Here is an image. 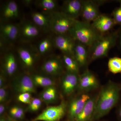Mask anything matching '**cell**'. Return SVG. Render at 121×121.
<instances>
[{
	"label": "cell",
	"instance_id": "obj_26",
	"mask_svg": "<svg viewBox=\"0 0 121 121\" xmlns=\"http://www.w3.org/2000/svg\"><path fill=\"white\" fill-rule=\"evenodd\" d=\"M37 4L39 8L49 13L56 11L58 7L57 2L54 0H41L37 1Z\"/></svg>",
	"mask_w": 121,
	"mask_h": 121
},
{
	"label": "cell",
	"instance_id": "obj_1",
	"mask_svg": "<svg viewBox=\"0 0 121 121\" xmlns=\"http://www.w3.org/2000/svg\"><path fill=\"white\" fill-rule=\"evenodd\" d=\"M119 91V86L111 81L103 87L97 98L91 120H98L107 114L118 102Z\"/></svg>",
	"mask_w": 121,
	"mask_h": 121
},
{
	"label": "cell",
	"instance_id": "obj_4",
	"mask_svg": "<svg viewBox=\"0 0 121 121\" xmlns=\"http://www.w3.org/2000/svg\"><path fill=\"white\" fill-rule=\"evenodd\" d=\"M51 14V30L56 35L69 34L76 20L68 17L61 12L55 11Z\"/></svg>",
	"mask_w": 121,
	"mask_h": 121
},
{
	"label": "cell",
	"instance_id": "obj_14",
	"mask_svg": "<svg viewBox=\"0 0 121 121\" xmlns=\"http://www.w3.org/2000/svg\"><path fill=\"white\" fill-rule=\"evenodd\" d=\"M0 31L2 38L9 43L14 42L20 36V27L16 24H2L0 25Z\"/></svg>",
	"mask_w": 121,
	"mask_h": 121
},
{
	"label": "cell",
	"instance_id": "obj_16",
	"mask_svg": "<svg viewBox=\"0 0 121 121\" xmlns=\"http://www.w3.org/2000/svg\"><path fill=\"white\" fill-rule=\"evenodd\" d=\"M1 17L5 21L17 19L19 16V9L16 2L9 1L6 2L1 9Z\"/></svg>",
	"mask_w": 121,
	"mask_h": 121
},
{
	"label": "cell",
	"instance_id": "obj_19",
	"mask_svg": "<svg viewBox=\"0 0 121 121\" xmlns=\"http://www.w3.org/2000/svg\"><path fill=\"white\" fill-rule=\"evenodd\" d=\"M39 28L33 22H25L20 27L19 36L24 40H31L39 35Z\"/></svg>",
	"mask_w": 121,
	"mask_h": 121
},
{
	"label": "cell",
	"instance_id": "obj_32",
	"mask_svg": "<svg viewBox=\"0 0 121 121\" xmlns=\"http://www.w3.org/2000/svg\"><path fill=\"white\" fill-rule=\"evenodd\" d=\"M113 19L116 24L121 25V5L115 9L112 13Z\"/></svg>",
	"mask_w": 121,
	"mask_h": 121
},
{
	"label": "cell",
	"instance_id": "obj_3",
	"mask_svg": "<svg viewBox=\"0 0 121 121\" xmlns=\"http://www.w3.org/2000/svg\"><path fill=\"white\" fill-rule=\"evenodd\" d=\"M118 37L117 32L103 35L89 49V59L94 60L108 55L110 49L115 45Z\"/></svg>",
	"mask_w": 121,
	"mask_h": 121
},
{
	"label": "cell",
	"instance_id": "obj_12",
	"mask_svg": "<svg viewBox=\"0 0 121 121\" xmlns=\"http://www.w3.org/2000/svg\"><path fill=\"white\" fill-rule=\"evenodd\" d=\"M79 75L67 72L63 76L61 87L63 93L69 95L73 93L78 87Z\"/></svg>",
	"mask_w": 121,
	"mask_h": 121
},
{
	"label": "cell",
	"instance_id": "obj_37",
	"mask_svg": "<svg viewBox=\"0 0 121 121\" xmlns=\"http://www.w3.org/2000/svg\"><path fill=\"white\" fill-rule=\"evenodd\" d=\"M119 115L120 118L121 119V107L119 109Z\"/></svg>",
	"mask_w": 121,
	"mask_h": 121
},
{
	"label": "cell",
	"instance_id": "obj_20",
	"mask_svg": "<svg viewBox=\"0 0 121 121\" xmlns=\"http://www.w3.org/2000/svg\"><path fill=\"white\" fill-rule=\"evenodd\" d=\"M97 97L91 98L88 100L82 112L75 118L74 121H88L91 120L94 112Z\"/></svg>",
	"mask_w": 121,
	"mask_h": 121
},
{
	"label": "cell",
	"instance_id": "obj_5",
	"mask_svg": "<svg viewBox=\"0 0 121 121\" xmlns=\"http://www.w3.org/2000/svg\"><path fill=\"white\" fill-rule=\"evenodd\" d=\"M66 105L63 101L59 105L46 108L32 121H59L65 115Z\"/></svg>",
	"mask_w": 121,
	"mask_h": 121
},
{
	"label": "cell",
	"instance_id": "obj_17",
	"mask_svg": "<svg viewBox=\"0 0 121 121\" xmlns=\"http://www.w3.org/2000/svg\"><path fill=\"white\" fill-rule=\"evenodd\" d=\"M74 57L80 67L85 66L89 59V48L82 44L76 42Z\"/></svg>",
	"mask_w": 121,
	"mask_h": 121
},
{
	"label": "cell",
	"instance_id": "obj_24",
	"mask_svg": "<svg viewBox=\"0 0 121 121\" xmlns=\"http://www.w3.org/2000/svg\"><path fill=\"white\" fill-rule=\"evenodd\" d=\"M62 59L64 65L67 71L78 74L80 66L73 57L63 55Z\"/></svg>",
	"mask_w": 121,
	"mask_h": 121
},
{
	"label": "cell",
	"instance_id": "obj_18",
	"mask_svg": "<svg viewBox=\"0 0 121 121\" xmlns=\"http://www.w3.org/2000/svg\"><path fill=\"white\" fill-rule=\"evenodd\" d=\"M32 19L39 28L47 31L51 30L50 13L35 12L32 15Z\"/></svg>",
	"mask_w": 121,
	"mask_h": 121
},
{
	"label": "cell",
	"instance_id": "obj_8",
	"mask_svg": "<svg viewBox=\"0 0 121 121\" xmlns=\"http://www.w3.org/2000/svg\"><path fill=\"white\" fill-rule=\"evenodd\" d=\"M99 83L97 78L89 70H86L79 76L78 88L82 92H87L97 89Z\"/></svg>",
	"mask_w": 121,
	"mask_h": 121
},
{
	"label": "cell",
	"instance_id": "obj_15",
	"mask_svg": "<svg viewBox=\"0 0 121 121\" xmlns=\"http://www.w3.org/2000/svg\"><path fill=\"white\" fill-rule=\"evenodd\" d=\"M62 61L59 58L53 57L46 60L42 66V69L46 73L51 75H58L63 70Z\"/></svg>",
	"mask_w": 121,
	"mask_h": 121
},
{
	"label": "cell",
	"instance_id": "obj_10",
	"mask_svg": "<svg viewBox=\"0 0 121 121\" xmlns=\"http://www.w3.org/2000/svg\"><path fill=\"white\" fill-rule=\"evenodd\" d=\"M83 0H68L63 4L61 12L68 17L76 20L81 15Z\"/></svg>",
	"mask_w": 121,
	"mask_h": 121
},
{
	"label": "cell",
	"instance_id": "obj_7",
	"mask_svg": "<svg viewBox=\"0 0 121 121\" xmlns=\"http://www.w3.org/2000/svg\"><path fill=\"white\" fill-rule=\"evenodd\" d=\"M95 0H83L81 15L83 21L91 23L100 15L99 7Z\"/></svg>",
	"mask_w": 121,
	"mask_h": 121
},
{
	"label": "cell",
	"instance_id": "obj_11",
	"mask_svg": "<svg viewBox=\"0 0 121 121\" xmlns=\"http://www.w3.org/2000/svg\"><path fill=\"white\" fill-rule=\"evenodd\" d=\"M36 86L32 77L27 75H23L18 78L13 84V89L20 94L35 93Z\"/></svg>",
	"mask_w": 121,
	"mask_h": 121
},
{
	"label": "cell",
	"instance_id": "obj_40",
	"mask_svg": "<svg viewBox=\"0 0 121 121\" xmlns=\"http://www.w3.org/2000/svg\"><path fill=\"white\" fill-rule=\"evenodd\" d=\"M118 2H119V4H120L121 5V0H119L117 1Z\"/></svg>",
	"mask_w": 121,
	"mask_h": 121
},
{
	"label": "cell",
	"instance_id": "obj_33",
	"mask_svg": "<svg viewBox=\"0 0 121 121\" xmlns=\"http://www.w3.org/2000/svg\"><path fill=\"white\" fill-rule=\"evenodd\" d=\"M8 93L4 86L0 88V103H4L7 99Z\"/></svg>",
	"mask_w": 121,
	"mask_h": 121
},
{
	"label": "cell",
	"instance_id": "obj_34",
	"mask_svg": "<svg viewBox=\"0 0 121 121\" xmlns=\"http://www.w3.org/2000/svg\"><path fill=\"white\" fill-rule=\"evenodd\" d=\"M5 106L3 103H1L0 104V115L1 116L4 112L5 110Z\"/></svg>",
	"mask_w": 121,
	"mask_h": 121
},
{
	"label": "cell",
	"instance_id": "obj_29",
	"mask_svg": "<svg viewBox=\"0 0 121 121\" xmlns=\"http://www.w3.org/2000/svg\"><path fill=\"white\" fill-rule=\"evenodd\" d=\"M9 113L12 118L15 119H23L24 116L23 109L18 106H14L10 108Z\"/></svg>",
	"mask_w": 121,
	"mask_h": 121
},
{
	"label": "cell",
	"instance_id": "obj_13",
	"mask_svg": "<svg viewBox=\"0 0 121 121\" xmlns=\"http://www.w3.org/2000/svg\"><path fill=\"white\" fill-rule=\"evenodd\" d=\"M91 24L95 30L102 35L108 32L116 25L112 17L101 14Z\"/></svg>",
	"mask_w": 121,
	"mask_h": 121
},
{
	"label": "cell",
	"instance_id": "obj_25",
	"mask_svg": "<svg viewBox=\"0 0 121 121\" xmlns=\"http://www.w3.org/2000/svg\"><path fill=\"white\" fill-rule=\"evenodd\" d=\"M36 86L46 87L54 86L55 82L52 79L47 76L39 74L33 75L31 76Z\"/></svg>",
	"mask_w": 121,
	"mask_h": 121
},
{
	"label": "cell",
	"instance_id": "obj_38",
	"mask_svg": "<svg viewBox=\"0 0 121 121\" xmlns=\"http://www.w3.org/2000/svg\"><path fill=\"white\" fill-rule=\"evenodd\" d=\"M8 121H17L15 119H13L12 118H9Z\"/></svg>",
	"mask_w": 121,
	"mask_h": 121
},
{
	"label": "cell",
	"instance_id": "obj_6",
	"mask_svg": "<svg viewBox=\"0 0 121 121\" xmlns=\"http://www.w3.org/2000/svg\"><path fill=\"white\" fill-rule=\"evenodd\" d=\"M76 41L69 34L56 35L54 39L55 46L63 55L74 57V50Z\"/></svg>",
	"mask_w": 121,
	"mask_h": 121
},
{
	"label": "cell",
	"instance_id": "obj_2",
	"mask_svg": "<svg viewBox=\"0 0 121 121\" xmlns=\"http://www.w3.org/2000/svg\"><path fill=\"white\" fill-rule=\"evenodd\" d=\"M69 34L76 42L90 48L103 35L95 30L91 24L76 20Z\"/></svg>",
	"mask_w": 121,
	"mask_h": 121
},
{
	"label": "cell",
	"instance_id": "obj_9",
	"mask_svg": "<svg viewBox=\"0 0 121 121\" xmlns=\"http://www.w3.org/2000/svg\"><path fill=\"white\" fill-rule=\"evenodd\" d=\"M90 98L88 95L83 94L71 100L68 107L69 118L74 121L82 112L87 102Z\"/></svg>",
	"mask_w": 121,
	"mask_h": 121
},
{
	"label": "cell",
	"instance_id": "obj_30",
	"mask_svg": "<svg viewBox=\"0 0 121 121\" xmlns=\"http://www.w3.org/2000/svg\"><path fill=\"white\" fill-rule=\"evenodd\" d=\"M42 101L41 99L37 98L33 99L29 104L28 110L31 112H35L39 110L42 105Z\"/></svg>",
	"mask_w": 121,
	"mask_h": 121
},
{
	"label": "cell",
	"instance_id": "obj_23",
	"mask_svg": "<svg viewBox=\"0 0 121 121\" xmlns=\"http://www.w3.org/2000/svg\"><path fill=\"white\" fill-rule=\"evenodd\" d=\"M57 97V90L54 86L45 88L40 94L42 101L47 103H52L55 102Z\"/></svg>",
	"mask_w": 121,
	"mask_h": 121
},
{
	"label": "cell",
	"instance_id": "obj_21",
	"mask_svg": "<svg viewBox=\"0 0 121 121\" xmlns=\"http://www.w3.org/2000/svg\"><path fill=\"white\" fill-rule=\"evenodd\" d=\"M3 68L4 72L8 75L11 76L15 73L17 69V63L12 52L5 54L3 60Z\"/></svg>",
	"mask_w": 121,
	"mask_h": 121
},
{
	"label": "cell",
	"instance_id": "obj_36",
	"mask_svg": "<svg viewBox=\"0 0 121 121\" xmlns=\"http://www.w3.org/2000/svg\"><path fill=\"white\" fill-rule=\"evenodd\" d=\"M0 121H6V119L4 117H1Z\"/></svg>",
	"mask_w": 121,
	"mask_h": 121
},
{
	"label": "cell",
	"instance_id": "obj_27",
	"mask_svg": "<svg viewBox=\"0 0 121 121\" xmlns=\"http://www.w3.org/2000/svg\"><path fill=\"white\" fill-rule=\"evenodd\" d=\"M108 67L109 70L112 73H121V58L118 57L111 58L108 60Z\"/></svg>",
	"mask_w": 121,
	"mask_h": 121
},
{
	"label": "cell",
	"instance_id": "obj_28",
	"mask_svg": "<svg viewBox=\"0 0 121 121\" xmlns=\"http://www.w3.org/2000/svg\"><path fill=\"white\" fill-rule=\"evenodd\" d=\"M51 47V40L50 39L46 38L40 42L38 46V50L41 55H44L50 51Z\"/></svg>",
	"mask_w": 121,
	"mask_h": 121
},
{
	"label": "cell",
	"instance_id": "obj_22",
	"mask_svg": "<svg viewBox=\"0 0 121 121\" xmlns=\"http://www.w3.org/2000/svg\"><path fill=\"white\" fill-rule=\"evenodd\" d=\"M17 52L20 60L26 68L31 69L34 66L35 56L31 51L26 48H20Z\"/></svg>",
	"mask_w": 121,
	"mask_h": 121
},
{
	"label": "cell",
	"instance_id": "obj_39",
	"mask_svg": "<svg viewBox=\"0 0 121 121\" xmlns=\"http://www.w3.org/2000/svg\"><path fill=\"white\" fill-rule=\"evenodd\" d=\"M120 44L121 48V35L120 37Z\"/></svg>",
	"mask_w": 121,
	"mask_h": 121
},
{
	"label": "cell",
	"instance_id": "obj_35",
	"mask_svg": "<svg viewBox=\"0 0 121 121\" xmlns=\"http://www.w3.org/2000/svg\"><path fill=\"white\" fill-rule=\"evenodd\" d=\"M5 80L2 74L0 76V88L4 86Z\"/></svg>",
	"mask_w": 121,
	"mask_h": 121
},
{
	"label": "cell",
	"instance_id": "obj_31",
	"mask_svg": "<svg viewBox=\"0 0 121 121\" xmlns=\"http://www.w3.org/2000/svg\"><path fill=\"white\" fill-rule=\"evenodd\" d=\"M17 100L24 104H29L32 101L31 93H26L20 94L17 97Z\"/></svg>",
	"mask_w": 121,
	"mask_h": 121
}]
</instances>
